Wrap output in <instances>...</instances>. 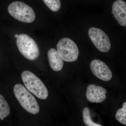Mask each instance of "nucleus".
<instances>
[{
	"label": "nucleus",
	"instance_id": "nucleus-1",
	"mask_svg": "<svg viewBox=\"0 0 126 126\" xmlns=\"http://www.w3.org/2000/svg\"><path fill=\"white\" fill-rule=\"evenodd\" d=\"M14 90L16 97L25 110L34 115L39 112V106L36 99L24 86L17 84L14 86Z\"/></svg>",
	"mask_w": 126,
	"mask_h": 126
},
{
	"label": "nucleus",
	"instance_id": "nucleus-2",
	"mask_svg": "<svg viewBox=\"0 0 126 126\" xmlns=\"http://www.w3.org/2000/svg\"><path fill=\"white\" fill-rule=\"evenodd\" d=\"M21 78L27 90L40 99H45L48 95L47 88L34 74L26 70L22 73Z\"/></svg>",
	"mask_w": 126,
	"mask_h": 126
},
{
	"label": "nucleus",
	"instance_id": "nucleus-3",
	"mask_svg": "<svg viewBox=\"0 0 126 126\" xmlns=\"http://www.w3.org/2000/svg\"><path fill=\"white\" fill-rule=\"evenodd\" d=\"M7 10L11 16L20 22L31 23L35 19L36 16L33 9L24 2L19 1L12 2Z\"/></svg>",
	"mask_w": 126,
	"mask_h": 126
},
{
	"label": "nucleus",
	"instance_id": "nucleus-4",
	"mask_svg": "<svg viewBox=\"0 0 126 126\" xmlns=\"http://www.w3.org/2000/svg\"><path fill=\"white\" fill-rule=\"evenodd\" d=\"M16 44L19 51L26 58L33 61L39 57L38 46L33 39L29 35L21 34L16 38Z\"/></svg>",
	"mask_w": 126,
	"mask_h": 126
},
{
	"label": "nucleus",
	"instance_id": "nucleus-5",
	"mask_svg": "<svg viewBox=\"0 0 126 126\" xmlns=\"http://www.w3.org/2000/svg\"><path fill=\"white\" fill-rule=\"evenodd\" d=\"M57 51L63 61L70 63L77 60L79 50L76 43L68 38H64L59 41L56 46Z\"/></svg>",
	"mask_w": 126,
	"mask_h": 126
},
{
	"label": "nucleus",
	"instance_id": "nucleus-6",
	"mask_svg": "<svg viewBox=\"0 0 126 126\" xmlns=\"http://www.w3.org/2000/svg\"><path fill=\"white\" fill-rule=\"evenodd\" d=\"M89 38L97 49L102 52L110 50L111 44L108 36L102 30L92 27L88 30Z\"/></svg>",
	"mask_w": 126,
	"mask_h": 126
},
{
	"label": "nucleus",
	"instance_id": "nucleus-7",
	"mask_svg": "<svg viewBox=\"0 0 126 126\" xmlns=\"http://www.w3.org/2000/svg\"><path fill=\"white\" fill-rule=\"evenodd\" d=\"M90 68L93 73L102 81H110L112 78V73L105 63L95 59L93 60L90 64Z\"/></svg>",
	"mask_w": 126,
	"mask_h": 126
},
{
	"label": "nucleus",
	"instance_id": "nucleus-8",
	"mask_svg": "<svg viewBox=\"0 0 126 126\" xmlns=\"http://www.w3.org/2000/svg\"><path fill=\"white\" fill-rule=\"evenodd\" d=\"M107 92L106 89L102 87L91 84L87 88L86 97L88 101L91 102L101 103L106 99Z\"/></svg>",
	"mask_w": 126,
	"mask_h": 126
},
{
	"label": "nucleus",
	"instance_id": "nucleus-9",
	"mask_svg": "<svg viewBox=\"0 0 126 126\" xmlns=\"http://www.w3.org/2000/svg\"><path fill=\"white\" fill-rule=\"evenodd\" d=\"M113 15L120 25L126 26V3L123 0H117L113 4Z\"/></svg>",
	"mask_w": 126,
	"mask_h": 126
},
{
	"label": "nucleus",
	"instance_id": "nucleus-10",
	"mask_svg": "<svg viewBox=\"0 0 126 126\" xmlns=\"http://www.w3.org/2000/svg\"><path fill=\"white\" fill-rule=\"evenodd\" d=\"M47 55L49 65L52 70L56 72L61 71L63 66V61L57 50L53 48L50 49L48 51Z\"/></svg>",
	"mask_w": 126,
	"mask_h": 126
},
{
	"label": "nucleus",
	"instance_id": "nucleus-11",
	"mask_svg": "<svg viewBox=\"0 0 126 126\" xmlns=\"http://www.w3.org/2000/svg\"><path fill=\"white\" fill-rule=\"evenodd\" d=\"M9 104L5 98L0 94V119L3 120L10 114Z\"/></svg>",
	"mask_w": 126,
	"mask_h": 126
},
{
	"label": "nucleus",
	"instance_id": "nucleus-12",
	"mask_svg": "<svg viewBox=\"0 0 126 126\" xmlns=\"http://www.w3.org/2000/svg\"><path fill=\"white\" fill-rule=\"evenodd\" d=\"M115 118L122 124L126 125V102L123 104L122 108L117 110Z\"/></svg>",
	"mask_w": 126,
	"mask_h": 126
},
{
	"label": "nucleus",
	"instance_id": "nucleus-13",
	"mask_svg": "<svg viewBox=\"0 0 126 126\" xmlns=\"http://www.w3.org/2000/svg\"><path fill=\"white\" fill-rule=\"evenodd\" d=\"M83 117L84 124L88 126H102L100 124H96L94 122L90 116V110L87 107L84 109L82 112Z\"/></svg>",
	"mask_w": 126,
	"mask_h": 126
},
{
	"label": "nucleus",
	"instance_id": "nucleus-14",
	"mask_svg": "<svg viewBox=\"0 0 126 126\" xmlns=\"http://www.w3.org/2000/svg\"><path fill=\"white\" fill-rule=\"evenodd\" d=\"M48 8L52 11H58L60 9L61 2L60 0H43Z\"/></svg>",
	"mask_w": 126,
	"mask_h": 126
},
{
	"label": "nucleus",
	"instance_id": "nucleus-15",
	"mask_svg": "<svg viewBox=\"0 0 126 126\" xmlns=\"http://www.w3.org/2000/svg\"><path fill=\"white\" fill-rule=\"evenodd\" d=\"M19 35L18 34H16L15 35V37L16 38H17L18 36H19Z\"/></svg>",
	"mask_w": 126,
	"mask_h": 126
}]
</instances>
